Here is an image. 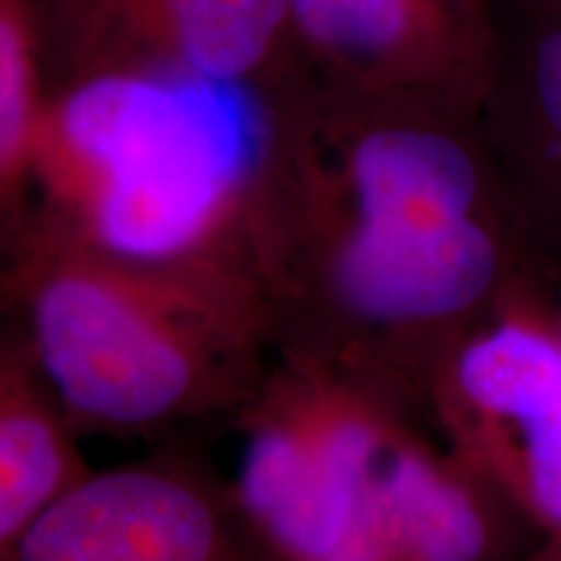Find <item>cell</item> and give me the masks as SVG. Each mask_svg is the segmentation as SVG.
<instances>
[{
    "label": "cell",
    "instance_id": "3957f363",
    "mask_svg": "<svg viewBox=\"0 0 561 561\" xmlns=\"http://www.w3.org/2000/svg\"><path fill=\"white\" fill-rule=\"evenodd\" d=\"M16 234L3 276L19 348L73 432L242 411L273 367L278 325L261 278L117 261L39 210Z\"/></svg>",
    "mask_w": 561,
    "mask_h": 561
},
{
    "label": "cell",
    "instance_id": "7a4b0ae2",
    "mask_svg": "<svg viewBox=\"0 0 561 561\" xmlns=\"http://www.w3.org/2000/svg\"><path fill=\"white\" fill-rule=\"evenodd\" d=\"M276 138L261 91L164 70L87 76L47 94L32 187L39 214L104 255L250 273L268 289Z\"/></svg>",
    "mask_w": 561,
    "mask_h": 561
},
{
    "label": "cell",
    "instance_id": "2e32d148",
    "mask_svg": "<svg viewBox=\"0 0 561 561\" xmlns=\"http://www.w3.org/2000/svg\"><path fill=\"white\" fill-rule=\"evenodd\" d=\"M553 314H557V325H559V333H561V310H553Z\"/></svg>",
    "mask_w": 561,
    "mask_h": 561
},
{
    "label": "cell",
    "instance_id": "ba28073f",
    "mask_svg": "<svg viewBox=\"0 0 561 561\" xmlns=\"http://www.w3.org/2000/svg\"><path fill=\"white\" fill-rule=\"evenodd\" d=\"M500 50L481 123L538 250L561 278V9L496 0Z\"/></svg>",
    "mask_w": 561,
    "mask_h": 561
},
{
    "label": "cell",
    "instance_id": "8992f818",
    "mask_svg": "<svg viewBox=\"0 0 561 561\" xmlns=\"http://www.w3.org/2000/svg\"><path fill=\"white\" fill-rule=\"evenodd\" d=\"M310 87L481 112L500 50L496 0H291Z\"/></svg>",
    "mask_w": 561,
    "mask_h": 561
},
{
    "label": "cell",
    "instance_id": "9a60e30c",
    "mask_svg": "<svg viewBox=\"0 0 561 561\" xmlns=\"http://www.w3.org/2000/svg\"><path fill=\"white\" fill-rule=\"evenodd\" d=\"M520 3H530V5H549V9H561V0H520Z\"/></svg>",
    "mask_w": 561,
    "mask_h": 561
},
{
    "label": "cell",
    "instance_id": "5b68a950",
    "mask_svg": "<svg viewBox=\"0 0 561 561\" xmlns=\"http://www.w3.org/2000/svg\"><path fill=\"white\" fill-rule=\"evenodd\" d=\"M430 416L447 450L533 536H561V333L551 294H520L442 364Z\"/></svg>",
    "mask_w": 561,
    "mask_h": 561
},
{
    "label": "cell",
    "instance_id": "30bf717a",
    "mask_svg": "<svg viewBox=\"0 0 561 561\" xmlns=\"http://www.w3.org/2000/svg\"><path fill=\"white\" fill-rule=\"evenodd\" d=\"M291 21V0H185L161 70L273 96L301 79Z\"/></svg>",
    "mask_w": 561,
    "mask_h": 561
},
{
    "label": "cell",
    "instance_id": "52a82bcc",
    "mask_svg": "<svg viewBox=\"0 0 561 561\" xmlns=\"http://www.w3.org/2000/svg\"><path fill=\"white\" fill-rule=\"evenodd\" d=\"M0 561H250L227 491L174 462L89 471Z\"/></svg>",
    "mask_w": 561,
    "mask_h": 561
},
{
    "label": "cell",
    "instance_id": "6da1fadb",
    "mask_svg": "<svg viewBox=\"0 0 561 561\" xmlns=\"http://www.w3.org/2000/svg\"><path fill=\"white\" fill-rule=\"evenodd\" d=\"M268 289L278 348L419 416L442 364L553 273L481 112L301 81L276 104Z\"/></svg>",
    "mask_w": 561,
    "mask_h": 561
},
{
    "label": "cell",
    "instance_id": "4fadbf2b",
    "mask_svg": "<svg viewBox=\"0 0 561 561\" xmlns=\"http://www.w3.org/2000/svg\"><path fill=\"white\" fill-rule=\"evenodd\" d=\"M47 94L45 45L32 0H0V229L32 187Z\"/></svg>",
    "mask_w": 561,
    "mask_h": 561
},
{
    "label": "cell",
    "instance_id": "8fae6325",
    "mask_svg": "<svg viewBox=\"0 0 561 561\" xmlns=\"http://www.w3.org/2000/svg\"><path fill=\"white\" fill-rule=\"evenodd\" d=\"M87 471L73 426L24 351L0 343V553Z\"/></svg>",
    "mask_w": 561,
    "mask_h": 561
},
{
    "label": "cell",
    "instance_id": "7c38bea8",
    "mask_svg": "<svg viewBox=\"0 0 561 561\" xmlns=\"http://www.w3.org/2000/svg\"><path fill=\"white\" fill-rule=\"evenodd\" d=\"M185 0H55L50 30L66 81L100 73L161 70L174 19Z\"/></svg>",
    "mask_w": 561,
    "mask_h": 561
},
{
    "label": "cell",
    "instance_id": "9c48e42d",
    "mask_svg": "<svg viewBox=\"0 0 561 561\" xmlns=\"http://www.w3.org/2000/svg\"><path fill=\"white\" fill-rule=\"evenodd\" d=\"M520 530L533 533L489 483L413 434L390 486V561H512Z\"/></svg>",
    "mask_w": 561,
    "mask_h": 561
},
{
    "label": "cell",
    "instance_id": "5bb4252c",
    "mask_svg": "<svg viewBox=\"0 0 561 561\" xmlns=\"http://www.w3.org/2000/svg\"><path fill=\"white\" fill-rule=\"evenodd\" d=\"M512 561H561V536L538 538L536 543L528 546L520 557Z\"/></svg>",
    "mask_w": 561,
    "mask_h": 561
},
{
    "label": "cell",
    "instance_id": "277c9868",
    "mask_svg": "<svg viewBox=\"0 0 561 561\" xmlns=\"http://www.w3.org/2000/svg\"><path fill=\"white\" fill-rule=\"evenodd\" d=\"M227 489L250 561H390V486L419 413L284 354L242 405Z\"/></svg>",
    "mask_w": 561,
    "mask_h": 561
}]
</instances>
